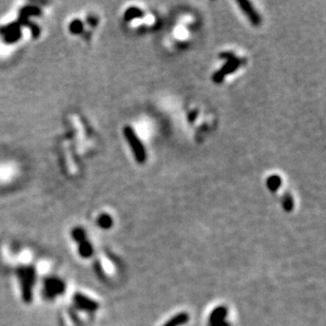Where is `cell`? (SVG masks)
Masks as SVG:
<instances>
[{
    "mask_svg": "<svg viewBox=\"0 0 326 326\" xmlns=\"http://www.w3.org/2000/svg\"><path fill=\"white\" fill-rule=\"evenodd\" d=\"M67 292V283L59 275L48 274L41 279L38 286V293L45 301L54 302L64 297Z\"/></svg>",
    "mask_w": 326,
    "mask_h": 326,
    "instance_id": "obj_1",
    "label": "cell"
},
{
    "mask_svg": "<svg viewBox=\"0 0 326 326\" xmlns=\"http://www.w3.org/2000/svg\"><path fill=\"white\" fill-rule=\"evenodd\" d=\"M100 304L86 293L76 291L71 297L70 306L67 309V317L71 323H78L80 314H93L99 309Z\"/></svg>",
    "mask_w": 326,
    "mask_h": 326,
    "instance_id": "obj_2",
    "label": "cell"
},
{
    "mask_svg": "<svg viewBox=\"0 0 326 326\" xmlns=\"http://www.w3.org/2000/svg\"><path fill=\"white\" fill-rule=\"evenodd\" d=\"M124 134H125V137L130 146V148L132 149V152H133L134 157L137 160V162H139V164H144L146 158H147L146 150H145V147L143 146L141 139L138 138L134 130L130 126H127L124 129Z\"/></svg>",
    "mask_w": 326,
    "mask_h": 326,
    "instance_id": "obj_3",
    "label": "cell"
},
{
    "mask_svg": "<svg viewBox=\"0 0 326 326\" xmlns=\"http://www.w3.org/2000/svg\"><path fill=\"white\" fill-rule=\"evenodd\" d=\"M72 238L74 241L78 244L77 245V252L78 255L83 259H88L92 257L93 254V247L91 245V243L87 240L86 234L83 229H74L72 231Z\"/></svg>",
    "mask_w": 326,
    "mask_h": 326,
    "instance_id": "obj_4",
    "label": "cell"
},
{
    "mask_svg": "<svg viewBox=\"0 0 326 326\" xmlns=\"http://www.w3.org/2000/svg\"><path fill=\"white\" fill-rule=\"evenodd\" d=\"M238 5L241 9V11L247 16V18L249 19V21L254 25L258 26L261 24V17L260 14H258V12L255 11V9L253 8V6L248 3V2H238Z\"/></svg>",
    "mask_w": 326,
    "mask_h": 326,
    "instance_id": "obj_5",
    "label": "cell"
},
{
    "mask_svg": "<svg viewBox=\"0 0 326 326\" xmlns=\"http://www.w3.org/2000/svg\"><path fill=\"white\" fill-rule=\"evenodd\" d=\"M188 320V316L185 314H181L176 316L175 318L171 319L167 324H165L164 326H180L182 324H185Z\"/></svg>",
    "mask_w": 326,
    "mask_h": 326,
    "instance_id": "obj_6",
    "label": "cell"
},
{
    "mask_svg": "<svg viewBox=\"0 0 326 326\" xmlns=\"http://www.w3.org/2000/svg\"><path fill=\"white\" fill-rule=\"evenodd\" d=\"M267 185H268V188L272 191L278 190L280 185H281V178L278 175H272L268 178Z\"/></svg>",
    "mask_w": 326,
    "mask_h": 326,
    "instance_id": "obj_7",
    "label": "cell"
},
{
    "mask_svg": "<svg viewBox=\"0 0 326 326\" xmlns=\"http://www.w3.org/2000/svg\"><path fill=\"white\" fill-rule=\"evenodd\" d=\"M99 224L103 227V228H109L112 224V221H111V218L109 216H103L100 218L99 220Z\"/></svg>",
    "mask_w": 326,
    "mask_h": 326,
    "instance_id": "obj_8",
    "label": "cell"
}]
</instances>
